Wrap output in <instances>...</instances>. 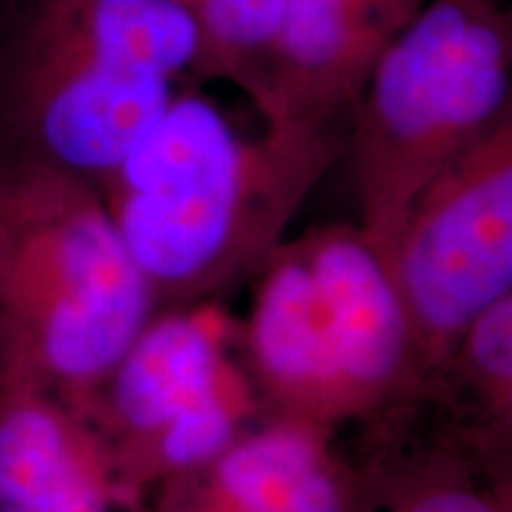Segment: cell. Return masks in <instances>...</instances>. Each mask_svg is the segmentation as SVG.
Here are the masks:
<instances>
[{
	"label": "cell",
	"instance_id": "cell-1",
	"mask_svg": "<svg viewBox=\"0 0 512 512\" xmlns=\"http://www.w3.org/2000/svg\"><path fill=\"white\" fill-rule=\"evenodd\" d=\"M342 150L335 126L266 121L247 136L176 93L98 190L155 302L188 304L264 264Z\"/></svg>",
	"mask_w": 512,
	"mask_h": 512
},
{
	"label": "cell",
	"instance_id": "cell-2",
	"mask_svg": "<svg viewBox=\"0 0 512 512\" xmlns=\"http://www.w3.org/2000/svg\"><path fill=\"white\" fill-rule=\"evenodd\" d=\"M200 72L176 0H0V164L98 188Z\"/></svg>",
	"mask_w": 512,
	"mask_h": 512
},
{
	"label": "cell",
	"instance_id": "cell-3",
	"mask_svg": "<svg viewBox=\"0 0 512 512\" xmlns=\"http://www.w3.org/2000/svg\"><path fill=\"white\" fill-rule=\"evenodd\" d=\"M155 309L93 183L0 166V380L93 392Z\"/></svg>",
	"mask_w": 512,
	"mask_h": 512
},
{
	"label": "cell",
	"instance_id": "cell-4",
	"mask_svg": "<svg viewBox=\"0 0 512 512\" xmlns=\"http://www.w3.org/2000/svg\"><path fill=\"white\" fill-rule=\"evenodd\" d=\"M512 19L498 0H427L384 48L354 107L363 235L389 266L415 197L512 114Z\"/></svg>",
	"mask_w": 512,
	"mask_h": 512
},
{
	"label": "cell",
	"instance_id": "cell-5",
	"mask_svg": "<svg viewBox=\"0 0 512 512\" xmlns=\"http://www.w3.org/2000/svg\"><path fill=\"white\" fill-rule=\"evenodd\" d=\"M247 344L261 380L311 425L389 394L418 354L387 261L347 226L273 249Z\"/></svg>",
	"mask_w": 512,
	"mask_h": 512
},
{
	"label": "cell",
	"instance_id": "cell-6",
	"mask_svg": "<svg viewBox=\"0 0 512 512\" xmlns=\"http://www.w3.org/2000/svg\"><path fill=\"white\" fill-rule=\"evenodd\" d=\"M389 271L415 351L444 354L512 292V114L446 166L403 216Z\"/></svg>",
	"mask_w": 512,
	"mask_h": 512
},
{
	"label": "cell",
	"instance_id": "cell-7",
	"mask_svg": "<svg viewBox=\"0 0 512 512\" xmlns=\"http://www.w3.org/2000/svg\"><path fill=\"white\" fill-rule=\"evenodd\" d=\"M102 387L107 418L164 475L204 472L240 437L219 332L200 311L152 318Z\"/></svg>",
	"mask_w": 512,
	"mask_h": 512
},
{
	"label": "cell",
	"instance_id": "cell-8",
	"mask_svg": "<svg viewBox=\"0 0 512 512\" xmlns=\"http://www.w3.org/2000/svg\"><path fill=\"white\" fill-rule=\"evenodd\" d=\"M427 0H285L261 119L330 128Z\"/></svg>",
	"mask_w": 512,
	"mask_h": 512
},
{
	"label": "cell",
	"instance_id": "cell-9",
	"mask_svg": "<svg viewBox=\"0 0 512 512\" xmlns=\"http://www.w3.org/2000/svg\"><path fill=\"white\" fill-rule=\"evenodd\" d=\"M110 465L67 401L0 380V512H114Z\"/></svg>",
	"mask_w": 512,
	"mask_h": 512
},
{
	"label": "cell",
	"instance_id": "cell-10",
	"mask_svg": "<svg viewBox=\"0 0 512 512\" xmlns=\"http://www.w3.org/2000/svg\"><path fill=\"white\" fill-rule=\"evenodd\" d=\"M204 472L211 494L238 512H349L332 458L304 420L238 437Z\"/></svg>",
	"mask_w": 512,
	"mask_h": 512
},
{
	"label": "cell",
	"instance_id": "cell-11",
	"mask_svg": "<svg viewBox=\"0 0 512 512\" xmlns=\"http://www.w3.org/2000/svg\"><path fill=\"white\" fill-rule=\"evenodd\" d=\"M202 46L200 76L230 81L261 112L285 0H176Z\"/></svg>",
	"mask_w": 512,
	"mask_h": 512
},
{
	"label": "cell",
	"instance_id": "cell-12",
	"mask_svg": "<svg viewBox=\"0 0 512 512\" xmlns=\"http://www.w3.org/2000/svg\"><path fill=\"white\" fill-rule=\"evenodd\" d=\"M458 342L465 344V354L475 363L486 392L496 396L498 406H503V401L508 406L512 380V294L472 320Z\"/></svg>",
	"mask_w": 512,
	"mask_h": 512
},
{
	"label": "cell",
	"instance_id": "cell-13",
	"mask_svg": "<svg viewBox=\"0 0 512 512\" xmlns=\"http://www.w3.org/2000/svg\"><path fill=\"white\" fill-rule=\"evenodd\" d=\"M394 512H501L484 494L458 484H432L408 496Z\"/></svg>",
	"mask_w": 512,
	"mask_h": 512
},
{
	"label": "cell",
	"instance_id": "cell-14",
	"mask_svg": "<svg viewBox=\"0 0 512 512\" xmlns=\"http://www.w3.org/2000/svg\"><path fill=\"white\" fill-rule=\"evenodd\" d=\"M197 512H238V510L228 508L226 503H221L219 498L211 494V491H207V496H204V501H202L200 510H197Z\"/></svg>",
	"mask_w": 512,
	"mask_h": 512
}]
</instances>
